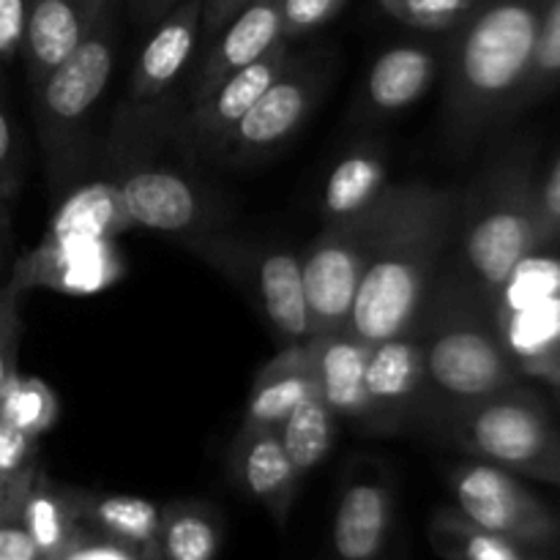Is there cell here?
Segmentation results:
<instances>
[{"instance_id": "29", "label": "cell", "mask_w": 560, "mask_h": 560, "mask_svg": "<svg viewBox=\"0 0 560 560\" xmlns=\"http://www.w3.org/2000/svg\"><path fill=\"white\" fill-rule=\"evenodd\" d=\"M427 534L432 550L443 560H525L528 556L514 541L476 525L457 506L438 509Z\"/></svg>"}, {"instance_id": "13", "label": "cell", "mask_w": 560, "mask_h": 560, "mask_svg": "<svg viewBox=\"0 0 560 560\" xmlns=\"http://www.w3.org/2000/svg\"><path fill=\"white\" fill-rule=\"evenodd\" d=\"M131 230L197 238L213 233L222 213L202 186L167 167H137L118 178Z\"/></svg>"}, {"instance_id": "18", "label": "cell", "mask_w": 560, "mask_h": 560, "mask_svg": "<svg viewBox=\"0 0 560 560\" xmlns=\"http://www.w3.org/2000/svg\"><path fill=\"white\" fill-rule=\"evenodd\" d=\"M113 0H27L22 60L31 91L102 22Z\"/></svg>"}, {"instance_id": "35", "label": "cell", "mask_w": 560, "mask_h": 560, "mask_svg": "<svg viewBox=\"0 0 560 560\" xmlns=\"http://www.w3.org/2000/svg\"><path fill=\"white\" fill-rule=\"evenodd\" d=\"M22 290L14 284L0 288V386L16 372L20 359V337H22V315H20Z\"/></svg>"}, {"instance_id": "8", "label": "cell", "mask_w": 560, "mask_h": 560, "mask_svg": "<svg viewBox=\"0 0 560 560\" xmlns=\"http://www.w3.org/2000/svg\"><path fill=\"white\" fill-rule=\"evenodd\" d=\"M186 246L228 277L262 312L271 331L284 345L310 339L301 257L295 252L219 233L197 235L186 241Z\"/></svg>"}, {"instance_id": "12", "label": "cell", "mask_w": 560, "mask_h": 560, "mask_svg": "<svg viewBox=\"0 0 560 560\" xmlns=\"http://www.w3.org/2000/svg\"><path fill=\"white\" fill-rule=\"evenodd\" d=\"M326 63L320 58H293L288 71L235 126L217 159L228 164H252L279 151L306 124L326 88Z\"/></svg>"}, {"instance_id": "2", "label": "cell", "mask_w": 560, "mask_h": 560, "mask_svg": "<svg viewBox=\"0 0 560 560\" xmlns=\"http://www.w3.org/2000/svg\"><path fill=\"white\" fill-rule=\"evenodd\" d=\"M547 0H479L446 49V131L457 151L517 113Z\"/></svg>"}, {"instance_id": "41", "label": "cell", "mask_w": 560, "mask_h": 560, "mask_svg": "<svg viewBox=\"0 0 560 560\" xmlns=\"http://www.w3.org/2000/svg\"><path fill=\"white\" fill-rule=\"evenodd\" d=\"M0 560H44L20 514L0 523Z\"/></svg>"}, {"instance_id": "23", "label": "cell", "mask_w": 560, "mask_h": 560, "mask_svg": "<svg viewBox=\"0 0 560 560\" xmlns=\"http://www.w3.org/2000/svg\"><path fill=\"white\" fill-rule=\"evenodd\" d=\"M315 394V377H312L310 345L293 342L284 345L271 361L260 366L252 383L249 402H246L244 421L238 432L279 430L284 419Z\"/></svg>"}, {"instance_id": "39", "label": "cell", "mask_w": 560, "mask_h": 560, "mask_svg": "<svg viewBox=\"0 0 560 560\" xmlns=\"http://www.w3.org/2000/svg\"><path fill=\"white\" fill-rule=\"evenodd\" d=\"M536 224L541 246L560 241V156L541 184H536Z\"/></svg>"}, {"instance_id": "10", "label": "cell", "mask_w": 560, "mask_h": 560, "mask_svg": "<svg viewBox=\"0 0 560 560\" xmlns=\"http://www.w3.org/2000/svg\"><path fill=\"white\" fill-rule=\"evenodd\" d=\"M448 490L465 517L525 552L552 556L560 547V517L512 470L485 459L463 463L448 470Z\"/></svg>"}, {"instance_id": "26", "label": "cell", "mask_w": 560, "mask_h": 560, "mask_svg": "<svg viewBox=\"0 0 560 560\" xmlns=\"http://www.w3.org/2000/svg\"><path fill=\"white\" fill-rule=\"evenodd\" d=\"M80 523L85 528L118 539L159 560V523L162 506L148 498L113 495V492L80 490Z\"/></svg>"}, {"instance_id": "43", "label": "cell", "mask_w": 560, "mask_h": 560, "mask_svg": "<svg viewBox=\"0 0 560 560\" xmlns=\"http://www.w3.org/2000/svg\"><path fill=\"white\" fill-rule=\"evenodd\" d=\"M36 470H27V474L16 476V479H0V523L20 514L22 501H25L27 490H31V481L36 476Z\"/></svg>"}, {"instance_id": "3", "label": "cell", "mask_w": 560, "mask_h": 560, "mask_svg": "<svg viewBox=\"0 0 560 560\" xmlns=\"http://www.w3.org/2000/svg\"><path fill=\"white\" fill-rule=\"evenodd\" d=\"M424 353V402L441 421L523 386V375L498 337L492 306L463 260L441 268L413 323Z\"/></svg>"}, {"instance_id": "1", "label": "cell", "mask_w": 560, "mask_h": 560, "mask_svg": "<svg viewBox=\"0 0 560 560\" xmlns=\"http://www.w3.org/2000/svg\"><path fill=\"white\" fill-rule=\"evenodd\" d=\"M463 191L424 180L388 186L372 235L350 331L366 345L410 331L459 222Z\"/></svg>"}, {"instance_id": "33", "label": "cell", "mask_w": 560, "mask_h": 560, "mask_svg": "<svg viewBox=\"0 0 560 560\" xmlns=\"http://www.w3.org/2000/svg\"><path fill=\"white\" fill-rule=\"evenodd\" d=\"M392 20L424 33H452L463 25L479 0H377Z\"/></svg>"}, {"instance_id": "45", "label": "cell", "mask_w": 560, "mask_h": 560, "mask_svg": "<svg viewBox=\"0 0 560 560\" xmlns=\"http://www.w3.org/2000/svg\"><path fill=\"white\" fill-rule=\"evenodd\" d=\"M11 197L0 195V252L9 244V230H11V213H9Z\"/></svg>"}, {"instance_id": "4", "label": "cell", "mask_w": 560, "mask_h": 560, "mask_svg": "<svg viewBox=\"0 0 560 560\" xmlns=\"http://www.w3.org/2000/svg\"><path fill=\"white\" fill-rule=\"evenodd\" d=\"M118 5L113 0L96 31L33 88L44 175L55 197L74 189L91 153L93 118L107 93L118 52Z\"/></svg>"}, {"instance_id": "7", "label": "cell", "mask_w": 560, "mask_h": 560, "mask_svg": "<svg viewBox=\"0 0 560 560\" xmlns=\"http://www.w3.org/2000/svg\"><path fill=\"white\" fill-rule=\"evenodd\" d=\"M492 320L520 375L560 399V257L520 262L492 301Z\"/></svg>"}, {"instance_id": "42", "label": "cell", "mask_w": 560, "mask_h": 560, "mask_svg": "<svg viewBox=\"0 0 560 560\" xmlns=\"http://www.w3.org/2000/svg\"><path fill=\"white\" fill-rule=\"evenodd\" d=\"M255 3V0H202V25H200V44H211L217 38V33L233 20L238 11H244L246 5Z\"/></svg>"}, {"instance_id": "17", "label": "cell", "mask_w": 560, "mask_h": 560, "mask_svg": "<svg viewBox=\"0 0 560 560\" xmlns=\"http://www.w3.org/2000/svg\"><path fill=\"white\" fill-rule=\"evenodd\" d=\"M366 397L372 432H394L424 402V353L419 334L410 331L372 345L366 361Z\"/></svg>"}, {"instance_id": "31", "label": "cell", "mask_w": 560, "mask_h": 560, "mask_svg": "<svg viewBox=\"0 0 560 560\" xmlns=\"http://www.w3.org/2000/svg\"><path fill=\"white\" fill-rule=\"evenodd\" d=\"M60 416V402L52 388L38 377L14 372L0 386V419L33 438H42L55 427Z\"/></svg>"}, {"instance_id": "36", "label": "cell", "mask_w": 560, "mask_h": 560, "mask_svg": "<svg viewBox=\"0 0 560 560\" xmlns=\"http://www.w3.org/2000/svg\"><path fill=\"white\" fill-rule=\"evenodd\" d=\"M49 560H151L145 552L82 525L74 539Z\"/></svg>"}, {"instance_id": "14", "label": "cell", "mask_w": 560, "mask_h": 560, "mask_svg": "<svg viewBox=\"0 0 560 560\" xmlns=\"http://www.w3.org/2000/svg\"><path fill=\"white\" fill-rule=\"evenodd\" d=\"M397 498L375 463H353L339 490L331 523V560H399Z\"/></svg>"}, {"instance_id": "9", "label": "cell", "mask_w": 560, "mask_h": 560, "mask_svg": "<svg viewBox=\"0 0 560 560\" xmlns=\"http://www.w3.org/2000/svg\"><path fill=\"white\" fill-rule=\"evenodd\" d=\"M202 0H180L153 25L151 38L142 44L131 69L129 93L113 124L109 153L115 159L129 156L131 145L145 137L156 120L159 104L184 80L197 47H200Z\"/></svg>"}, {"instance_id": "19", "label": "cell", "mask_w": 560, "mask_h": 560, "mask_svg": "<svg viewBox=\"0 0 560 560\" xmlns=\"http://www.w3.org/2000/svg\"><path fill=\"white\" fill-rule=\"evenodd\" d=\"M438 69L441 55L427 44L408 42L383 49L366 74L353 118L361 124H377L405 113L435 85Z\"/></svg>"}, {"instance_id": "25", "label": "cell", "mask_w": 560, "mask_h": 560, "mask_svg": "<svg viewBox=\"0 0 560 560\" xmlns=\"http://www.w3.org/2000/svg\"><path fill=\"white\" fill-rule=\"evenodd\" d=\"M131 230L120 200L118 180H93L74 186L60 197V206L49 222L52 238H96L115 241Z\"/></svg>"}, {"instance_id": "40", "label": "cell", "mask_w": 560, "mask_h": 560, "mask_svg": "<svg viewBox=\"0 0 560 560\" xmlns=\"http://www.w3.org/2000/svg\"><path fill=\"white\" fill-rule=\"evenodd\" d=\"M27 25V0H0V63L22 55Z\"/></svg>"}, {"instance_id": "34", "label": "cell", "mask_w": 560, "mask_h": 560, "mask_svg": "<svg viewBox=\"0 0 560 560\" xmlns=\"http://www.w3.org/2000/svg\"><path fill=\"white\" fill-rule=\"evenodd\" d=\"M345 5L348 0H279L284 38L299 42V38L312 36L315 31L326 27Z\"/></svg>"}, {"instance_id": "16", "label": "cell", "mask_w": 560, "mask_h": 560, "mask_svg": "<svg viewBox=\"0 0 560 560\" xmlns=\"http://www.w3.org/2000/svg\"><path fill=\"white\" fill-rule=\"evenodd\" d=\"M293 58V42H279L277 47L268 49L255 63L244 66V69L230 74L224 82H219L211 96L195 104L191 107L189 129L197 151L217 159L224 142L235 131V126L260 102L262 93L288 71Z\"/></svg>"}, {"instance_id": "28", "label": "cell", "mask_w": 560, "mask_h": 560, "mask_svg": "<svg viewBox=\"0 0 560 560\" xmlns=\"http://www.w3.org/2000/svg\"><path fill=\"white\" fill-rule=\"evenodd\" d=\"M222 550V520L200 501H173L162 506L159 560H217Z\"/></svg>"}, {"instance_id": "15", "label": "cell", "mask_w": 560, "mask_h": 560, "mask_svg": "<svg viewBox=\"0 0 560 560\" xmlns=\"http://www.w3.org/2000/svg\"><path fill=\"white\" fill-rule=\"evenodd\" d=\"M120 273V260L113 241L96 238H52L44 235L42 244L14 262L11 284L16 290L49 288L60 293H96Z\"/></svg>"}, {"instance_id": "22", "label": "cell", "mask_w": 560, "mask_h": 560, "mask_svg": "<svg viewBox=\"0 0 560 560\" xmlns=\"http://www.w3.org/2000/svg\"><path fill=\"white\" fill-rule=\"evenodd\" d=\"M312 359L315 392L337 419L359 421L370 427V397H366V361L372 345L361 342L350 328L334 334H315L306 339Z\"/></svg>"}, {"instance_id": "6", "label": "cell", "mask_w": 560, "mask_h": 560, "mask_svg": "<svg viewBox=\"0 0 560 560\" xmlns=\"http://www.w3.org/2000/svg\"><path fill=\"white\" fill-rule=\"evenodd\" d=\"M443 424L476 459L560 487V427L525 383L459 410Z\"/></svg>"}, {"instance_id": "27", "label": "cell", "mask_w": 560, "mask_h": 560, "mask_svg": "<svg viewBox=\"0 0 560 560\" xmlns=\"http://www.w3.org/2000/svg\"><path fill=\"white\" fill-rule=\"evenodd\" d=\"M20 520L27 528V534L33 536V541H36L42 558H55L74 539L77 530L82 528L80 490L55 485L47 474L36 470L31 490H27L25 501H22Z\"/></svg>"}, {"instance_id": "37", "label": "cell", "mask_w": 560, "mask_h": 560, "mask_svg": "<svg viewBox=\"0 0 560 560\" xmlns=\"http://www.w3.org/2000/svg\"><path fill=\"white\" fill-rule=\"evenodd\" d=\"M22 184V142L9 98L0 88V195L14 197Z\"/></svg>"}, {"instance_id": "20", "label": "cell", "mask_w": 560, "mask_h": 560, "mask_svg": "<svg viewBox=\"0 0 560 560\" xmlns=\"http://www.w3.org/2000/svg\"><path fill=\"white\" fill-rule=\"evenodd\" d=\"M279 42H288L282 31L279 0H255L244 11H238L206 47L200 71L191 85V107L211 96L219 82L244 66L255 63Z\"/></svg>"}, {"instance_id": "44", "label": "cell", "mask_w": 560, "mask_h": 560, "mask_svg": "<svg viewBox=\"0 0 560 560\" xmlns=\"http://www.w3.org/2000/svg\"><path fill=\"white\" fill-rule=\"evenodd\" d=\"M129 3V14L137 25L153 27L170 9L180 3V0H126Z\"/></svg>"}, {"instance_id": "5", "label": "cell", "mask_w": 560, "mask_h": 560, "mask_svg": "<svg viewBox=\"0 0 560 560\" xmlns=\"http://www.w3.org/2000/svg\"><path fill=\"white\" fill-rule=\"evenodd\" d=\"M465 271L492 306L520 262L541 249L536 224V180L528 162L495 164L459 202Z\"/></svg>"}, {"instance_id": "38", "label": "cell", "mask_w": 560, "mask_h": 560, "mask_svg": "<svg viewBox=\"0 0 560 560\" xmlns=\"http://www.w3.org/2000/svg\"><path fill=\"white\" fill-rule=\"evenodd\" d=\"M38 468V438L0 419V479H16Z\"/></svg>"}, {"instance_id": "24", "label": "cell", "mask_w": 560, "mask_h": 560, "mask_svg": "<svg viewBox=\"0 0 560 560\" xmlns=\"http://www.w3.org/2000/svg\"><path fill=\"white\" fill-rule=\"evenodd\" d=\"M386 156L377 145H359L337 162L320 197L323 224H339L370 211L388 189Z\"/></svg>"}, {"instance_id": "30", "label": "cell", "mask_w": 560, "mask_h": 560, "mask_svg": "<svg viewBox=\"0 0 560 560\" xmlns=\"http://www.w3.org/2000/svg\"><path fill=\"white\" fill-rule=\"evenodd\" d=\"M334 438H337V416L331 413L320 394H310L288 419L279 424V441H282L284 452H288L290 463L295 470L310 476L323 459L331 454Z\"/></svg>"}, {"instance_id": "32", "label": "cell", "mask_w": 560, "mask_h": 560, "mask_svg": "<svg viewBox=\"0 0 560 560\" xmlns=\"http://www.w3.org/2000/svg\"><path fill=\"white\" fill-rule=\"evenodd\" d=\"M556 88H560V0H547L539 38H536L534 63H530L528 82H525L523 96H520L517 113L539 104Z\"/></svg>"}, {"instance_id": "11", "label": "cell", "mask_w": 560, "mask_h": 560, "mask_svg": "<svg viewBox=\"0 0 560 560\" xmlns=\"http://www.w3.org/2000/svg\"><path fill=\"white\" fill-rule=\"evenodd\" d=\"M386 195L361 217L339 224H323L320 233L301 255L310 337L345 331L350 326V312H353L361 273H364V262L370 255L372 235L381 222Z\"/></svg>"}, {"instance_id": "46", "label": "cell", "mask_w": 560, "mask_h": 560, "mask_svg": "<svg viewBox=\"0 0 560 560\" xmlns=\"http://www.w3.org/2000/svg\"><path fill=\"white\" fill-rule=\"evenodd\" d=\"M525 560H552V556H545V552H528Z\"/></svg>"}, {"instance_id": "21", "label": "cell", "mask_w": 560, "mask_h": 560, "mask_svg": "<svg viewBox=\"0 0 560 560\" xmlns=\"http://www.w3.org/2000/svg\"><path fill=\"white\" fill-rule=\"evenodd\" d=\"M230 470L238 490L260 503L271 514L273 523H288L304 479L290 463L279 441V430L235 432L233 448H230Z\"/></svg>"}]
</instances>
